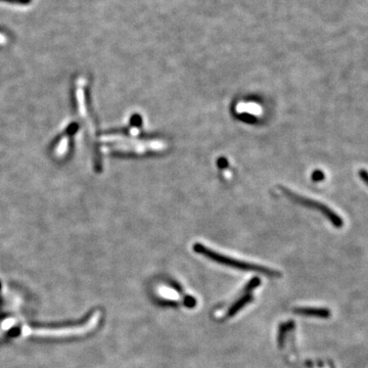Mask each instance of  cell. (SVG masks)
Returning <instances> with one entry per match:
<instances>
[{
    "label": "cell",
    "mask_w": 368,
    "mask_h": 368,
    "mask_svg": "<svg viewBox=\"0 0 368 368\" xmlns=\"http://www.w3.org/2000/svg\"><path fill=\"white\" fill-rule=\"evenodd\" d=\"M192 249L196 253L204 256V257H207L208 259H210L214 262H216L218 264L228 266V267H231V268L239 269V270H242V271L263 273L265 275H269V276H280V273L278 271L270 269L268 267H264V266H261V265H256V264H252V263L233 259L231 257H227V256L219 254L217 252H215V251L209 249L208 247H206V245H203L200 242L193 243Z\"/></svg>",
    "instance_id": "1"
},
{
    "label": "cell",
    "mask_w": 368,
    "mask_h": 368,
    "mask_svg": "<svg viewBox=\"0 0 368 368\" xmlns=\"http://www.w3.org/2000/svg\"><path fill=\"white\" fill-rule=\"evenodd\" d=\"M260 283H261V281H260V279H259L258 277L253 278V279L249 282V284H248L247 288L244 289V294H251V292H252L254 289L257 288V286H258Z\"/></svg>",
    "instance_id": "6"
},
{
    "label": "cell",
    "mask_w": 368,
    "mask_h": 368,
    "mask_svg": "<svg viewBox=\"0 0 368 368\" xmlns=\"http://www.w3.org/2000/svg\"><path fill=\"white\" fill-rule=\"evenodd\" d=\"M294 313L306 316H316V317H323L326 318L331 314L329 310L325 309H318V308H296L294 309Z\"/></svg>",
    "instance_id": "4"
},
{
    "label": "cell",
    "mask_w": 368,
    "mask_h": 368,
    "mask_svg": "<svg viewBox=\"0 0 368 368\" xmlns=\"http://www.w3.org/2000/svg\"><path fill=\"white\" fill-rule=\"evenodd\" d=\"M196 304H197V302L192 298V296L188 295V296H186L185 300H184V305L188 307V308H193V307L196 306Z\"/></svg>",
    "instance_id": "9"
},
{
    "label": "cell",
    "mask_w": 368,
    "mask_h": 368,
    "mask_svg": "<svg viewBox=\"0 0 368 368\" xmlns=\"http://www.w3.org/2000/svg\"><path fill=\"white\" fill-rule=\"evenodd\" d=\"M312 178L314 181H322L324 179V173L320 170H316L313 175H312Z\"/></svg>",
    "instance_id": "7"
},
{
    "label": "cell",
    "mask_w": 368,
    "mask_h": 368,
    "mask_svg": "<svg viewBox=\"0 0 368 368\" xmlns=\"http://www.w3.org/2000/svg\"><path fill=\"white\" fill-rule=\"evenodd\" d=\"M100 312L96 311L92 315L89 320L79 326H69L64 329H30L29 326H24L22 329L23 335H35V336H45V337H65V336H75L83 335L91 331H93L100 320Z\"/></svg>",
    "instance_id": "2"
},
{
    "label": "cell",
    "mask_w": 368,
    "mask_h": 368,
    "mask_svg": "<svg viewBox=\"0 0 368 368\" xmlns=\"http://www.w3.org/2000/svg\"><path fill=\"white\" fill-rule=\"evenodd\" d=\"M358 174H359V177L361 178V180L368 186V171L361 169L358 171Z\"/></svg>",
    "instance_id": "8"
},
{
    "label": "cell",
    "mask_w": 368,
    "mask_h": 368,
    "mask_svg": "<svg viewBox=\"0 0 368 368\" xmlns=\"http://www.w3.org/2000/svg\"><path fill=\"white\" fill-rule=\"evenodd\" d=\"M281 190L291 201L301 204V206H304V207H307V208L318 211L319 213H321L324 217H326L331 221V223L333 225V226L337 228H341L344 226V221L341 218V216H339V215H337L329 206H326L325 203L319 201H316L310 198H307L305 196H302V194L296 193L288 187L281 186Z\"/></svg>",
    "instance_id": "3"
},
{
    "label": "cell",
    "mask_w": 368,
    "mask_h": 368,
    "mask_svg": "<svg viewBox=\"0 0 368 368\" xmlns=\"http://www.w3.org/2000/svg\"><path fill=\"white\" fill-rule=\"evenodd\" d=\"M252 299H253V296H252L251 294H244L238 302H235V303L231 306V308L229 309V311H228V313H227V316H228V317H231V316H233L234 314H237V313L242 308V307H244V306L247 305L249 302H251Z\"/></svg>",
    "instance_id": "5"
}]
</instances>
